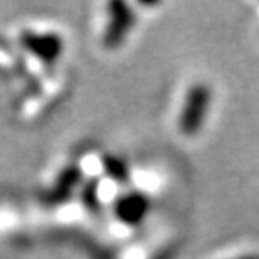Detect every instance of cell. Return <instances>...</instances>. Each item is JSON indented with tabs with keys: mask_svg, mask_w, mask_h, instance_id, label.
Wrapping results in <instances>:
<instances>
[{
	"mask_svg": "<svg viewBox=\"0 0 259 259\" xmlns=\"http://www.w3.org/2000/svg\"><path fill=\"white\" fill-rule=\"evenodd\" d=\"M20 42L44 63H54L63 53V39L56 34H37L25 30L20 37Z\"/></svg>",
	"mask_w": 259,
	"mask_h": 259,
	"instance_id": "obj_1",
	"label": "cell"
},
{
	"mask_svg": "<svg viewBox=\"0 0 259 259\" xmlns=\"http://www.w3.org/2000/svg\"><path fill=\"white\" fill-rule=\"evenodd\" d=\"M207 100V93L204 90H199L194 93L192 100L189 103V110L185 113L184 116V126L185 130H194L197 125H199V120H200V115H202V106Z\"/></svg>",
	"mask_w": 259,
	"mask_h": 259,
	"instance_id": "obj_4",
	"label": "cell"
},
{
	"mask_svg": "<svg viewBox=\"0 0 259 259\" xmlns=\"http://www.w3.org/2000/svg\"><path fill=\"white\" fill-rule=\"evenodd\" d=\"M79 175H81V172L76 167L66 168L64 172L59 175V179L56 180L53 189H51L48 195H46V200H48L49 204H61L64 199L69 197L72 189H74L76 184L79 182Z\"/></svg>",
	"mask_w": 259,
	"mask_h": 259,
	"instance_id": "obj_3",
	"label": "cell"
},
{
	"mask_svg": "<svg viewBox=\"0 0 259 259\" xmlns=\"http://www.w3.org/2000/svg\"><path fill=\"white\" fill-rule=\"evenodd\" d=\"M82 199H84V202L90 207H93V205H96V189L93 187V185H88L86 187V190H84V194H82Z\"/></svg>",
	"mask_w": 259,
	"mask_h": 259,
	"instance_id": "obj_7",
	"label": "cell"
},
{
	"mask_svg": "<svg viewBox=\"0 0 259 259\" xmlns=\"http://www.w3.org/2000/svg\"><path fill=\"white\" fill-rule=\"evenodd\" d=\"M106 170H108V174L113 175V177H116V179H125L126 177V170L125 167L118 162V160H106Z\"/></svg>",
	"mask_w": 259,
	"mask_h": 259,
	"instance_id": "obj_6",
	"label": "cell"
},
{
	"mask_svg": "<svg viewBox=\"0 0 259 259\" xmlns=\"http://www.w3.org/2000/svg\"><path fill=\"white\" fill-rule=\"evenodd\" d=\"M145 207H147V204H145L142 197H126L118 205V214H120L121 219H125L128 222H135L143 215Z\"/></svg>",
	"mask_w": 259,
	"mask_h": 259,
	"instance_id": "obj_5",
	"label": "cell"
},
{
	"mask_svg": "<svg viewBox=\"0 0 259 259\" xmlns=\"http://www.w3.org/2000/svg\"><path fill=\"white\" fill-rule=\"evenodd\" d=\"M130 22H132V17H130V12L125 5L113 4L111 5V22H110V27H108L106 35H105L106 46L115 48V46L123 39V35L126 34Z\"/></svg>",
	"mask_w": 259,
	"mask_h": 259,
	"instance_id": "obj_2",
	"label": "cell"
}]
</instances>
